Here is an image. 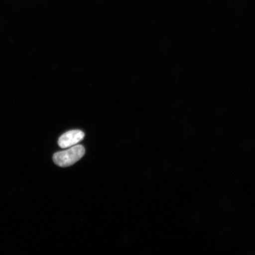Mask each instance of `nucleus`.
I'll use <instances>...</instances> for the list:
<instances>
[{
	"mask_svg": "<svg viewBox=\"0 0 255 255\" xmlns=\"http://www.w3.org/2000/svg\"><path fill=\"white\" fill-rule=\"evenodd\" d=\"M85 133L80 130H72L60 137L58 144L60 147L66 148L74 146L84 138Z\"/></svg>",
	"mask_w": 255,
	"mask_h": 255,
	"instance_id": "f03ea898",
	"label": "nucleus"
},
{
	"mask_svg": "<svg viewBox=\"0 0 255 255\" xmlns=\"http://www.w3.org/2000/svg\"><path fill=\"white\" fill-rule=\"evenodd\" d=\"M85 153L84 146L77 145L72 146L66 151H59L53 155V161L61 167L71 166L81 159Z\"/></svg>",
	"mask_w": 255,
	"mask_h": 255,
	"instance_id": "f257e3e1",
	"label": "nucleus"
}]
</instances>
